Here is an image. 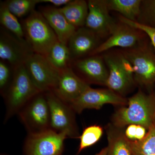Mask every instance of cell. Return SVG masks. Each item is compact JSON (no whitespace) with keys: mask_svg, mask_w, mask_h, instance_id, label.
Instances as JSON below:
<instances>
[{"mask_svg":"<svg viewBox=\"0 0 155 155\" xmlns=\"http://www.w3.org/2000/svg\"><path fill=\"white\" fill-rule=\"evenodd\" d=\"M49 107L51 129L64 134L67 137L79 138V132L74 110L53 92L45 93Z\"/></svg>","mask_w":155,"mask_h":155,"instance_id":"7","label":"cell"},{"mask_svg":"<svg viewBox=\"0 0 155 155\" xmlns=\"http://www.w3.org/2000/svg\"><path fill=\"white\" fill-rule=\"evenodd\" d=\"M137 125L131 124L127 125L124 130V133L127 139L132 141L135 140Z\"/></svg>","mask_w":155,"mask_h":155,"instance_id":"29","label":"cell"},{"mask_svg":"<svg viewBox=\"0 0 155 155\" xmlns=\"http://www.w3.org/2000/svg\"><path fill=\"white\" fill-rule=\"evenodd\" d=\"M39 11L54 31L58 41L68 45L70 38L77 28L69 23L59 8L44 6L40 8Z\"/></svg>","mask_w":155,"mask_h":155,"instance_id":"17","label":"cell"},{"mask_svg":"<svg viewBox=\"0 0 155 155\" xmlns=\"http://www.w3.org/2000/svg\"><path fill=\"white\" fill-rule=\"evenodd\" d=\"M107 147H105L103 149L101 150L99 152L97 153L95 155H107Z\"/></svg>","mask_w":155,"mask_h":155,"instance_id":"31","label":"cell"},{"mask_svg":"<svg viewBox=\"0 0 155 155\" xmlns=\"http://www.w3.org/2000/svg\"><path fill=\"white\" fill-rule=\"evenodd\" d=\"M24 38L36 54L46 56L58 41L54 31L39 11L35 10L21 22Z\"/></svg>","mask_w":155,"mask_h":155,"instance_id":"4","label":"cell"},{"mask_svg":"<svg viewBox=\"0 0 155 155\" xmlns=\"http://www.w3.org/2000/svg\"><path fill=\"white\" fill-rule=\"evenodd\" d=\"M90 87L70 67L60 72L58 85L52 92L69 105Z\"/></svg>","mask_w":155,"mask_h":155,"instance_id":"15","label":"cell"},{"mask_svg":"<svg viewBox=\"0 0 155 155\" xmlns=\"http://www.w3.org/2000/svg\"><path fill=\"white\" fill-rule=\"evenodd\" d=\"M118 19H119V21H121V22H124L132 27L138 28V29L144 31L149 38L155 50V28L141 25L136 22L130 21V20L124 18L120 15H119L118 17Z\"/></svg>","mask_w":155,"mask_h":155,"instance_id":"28","label":"cell"},{"mask_svg":"<svg viewBox=\"0 0 155 155\" xmlns=\"http://www.w3.org/2000/svg\"><path fill=\"white\" fill-rule=\"evenodd\" d=\"M14 68L8 62L0 60V92L4 97L14 77Z\"/></svg>","mask_w":155,"mask_h":155,"instance_id":"27","label":"cell"},{"mask_svg":"<svg viewBox=\"0 0 155 155\" xmlns=\"http://www.w3.org/2000/svg\"><path fill=\"white\" fill-rule=\"evenodd\" d=\"M109 11L118 12L130 21L137 22L140 11L141 0H107Z\"/></svg>","mask_w":155,"mask_h":155,"instance_id":"21","label":"cell"},{"mask_svg":"<svg viewBox=\"0 0 155 155\" xmlns=\"http://www.w3.org/2000/svg\"><path fill=\"white\" fill-rule=\"evenodd\" d=\"M129 140L132 155H155V122L148 129L143 139Z\"/></svg>","mask_w":155,"mask_h":155,"instance_id":"23","label":"cell"},{"mask_svg":"<svg viewBox=\"0 0 155 155\" xmlns=\"http://www.w3.org/2000/svg\"><path fill=\"white\" fill-rule=\"evenodd\" d=\"M11 11L17 18L27 17L35 10L39 0H7L4 2Z\"/></svg>","mask_w":155,"mask_h":155,"instance_id":"24","label":"cell"},{"mask_svg":"<svg viewBox=\"0 0 155 155\" xmlns=\"http://www.w3.org/2000/svg\"><path fill=\"white\" fill-rule=\"evenodd\" d=\"M41 93L33 83L25 65L14 68V77L3 97L6 105L5 123L18 114L34 97Z\"/></svg>","mask_w":155,"mask_h":155,"instance_id":"3","label":"cell"},{"mask_svg":"<svg viewBox=\"0 0 155 155\" xmlns=\"http://www.w3.org/2000/svg\"><path fill=\"white\" fill-rule=\"evenodd\" d=\"M133 68L137 86L152 91L155 85V50L149 38L136 47L120 49Z\"/></svg>","mask_w":155,"mask_h":155,"instance_id":"2","label":"cell"},{"mask_svg":"<svg viewBox=\"0 0 155 155\" xmlns=\"http://www.w3.org/2000/svg\"><path fill=\"white\" fill-rule=\"evenodd\" d=\"M74 72L89 84L106 86L109 70L101 54L88 56L73 61Z\"/></svg>","mask_w":155,"mask_h":155,"instance_id":"14","label":"cell"},{"mask_svg":"<svg viewBox=\"0 0 155 155\" xmlns=\"http://www.w3.org/2000/svg\"><path fill=\"white\" fill-rule=\"evenodd\" d=\"M136 22L155 28V0L141 1L140 13Z\"/></svg>","mask_w":155,"mask_h":155,"instance_id":"26","label":"cell"},{"mask_svg":"<svg viewBox=\"0 0 155 155\" xmlns=\"http://www.w3.org/2000/svg\"><path fill=\"white\" fill-rule=\"evenodd\" d=\"M101 55L109 70L106 87L125 97L136 85L132 66L120 49L110 50Z\"/></svg>","mask_w":155,"mask_h":155,"instance_id":"5","label":"cell"},{"mask_svg":"<svg viewBox=\"0 0 155 155\" xmlns=\"http://www.w3.org/2000/svg\"><path fill=\"white\" fill-rule=\"evenodd\" d=\"M106 130L108 140L107 155H132L124 128L115 127L110 123L106 126Z\"/></svg>","mask_w":155,"mask_h":155,"instance_id":"18","label":"cell"},{"mask_svg":"<svg viewBox=\"0 0 155 155\" xmlns=\"http://www.w3.org/2000/svg\"><path fill=\"white\" fill-rule=\"evenodd\" d=\"M127 100V105L120 107L113 114L111 124L121 128L135 124L148 130L155 122V93H146L139 88Z\"/></svg>","mask_w":155,"mask_h":155,"instance_id":"1","label":"cell"},{"mask_svg":"<svg viewBox=\"0 0 155 155\" xmlns=\"http://www.w3.org/2000/svg\"><path fill=\"white\" fill-rule=\"evenodd\" d=\"M34 53L25 39L19 38L1 26V60L15 68L24 65Z\"/></svg>","mask_w":155,"mask_h":155,"instance_id":"12","label":"cell"},{"mask_svg":"<svg viewBox=\"0 0 155 155\" xmlns=\"http://www.w3.org/2000/svg\"><path fill=\"white\" fill-rule=\"evenodd\" d=\"M9 11L4 2L0 3V23L1 26L19 38H24L21 22ZM25 39V38H24Z\"/></svg>","mask_w":155,"mask_h":155,"instance_id":"22","label":"cell"},{"mask_svg":"<svg viewBox=\"0 0 155 155\" xmlns=\"http://www.w3.org/2000/svg\"><path fill=\"white\" fill-rule=\"evenodd\" d=\"M102 40L85 26L77 28L67 45L72 61L90 55L103 42Z\"/></svg>","mask_w":155,"mask_h":155,"instance_id":"16","label":"cell"},{"mask_svg":"<svg viewBox=\"0 0 155 155\" xmlns=\"http://www.w3.org/2000/svg\"><path fill=\"white\" fill-rule=\"evenodd\" d=\"M128 100L109 88L94 89L90 87L69 105L77 114L86 109L100 110L104 105H127Z\"/></svg>","mask_w":155,"mask_h":155,"instance_id":"11","label":"cell"},{"mask_svg":"<svg viewBox=\"0 0 155 155\" xmlns=\"http://www.w3.org/2000/svg\"><path fill=\"white\" fill-rule=\"evenodd\" d=\"M71 1V0H39V2L51 3L54 7L58 8L62 6L64 7L70 2Z\"/></svg>","mask_w":155,"mask_h":155,"instance_id":"30","label":"cell"},{"mask_svg":"<svg viewBox=\"0 0 155 155\" xmlns=\"http://www.w3.org/2000/svg\"><path fill=\"white\" fill-rule=\"evenodd\" d=\"M18 115L28 131L36 134L51 129L49 107L45 93L34 97Z\"/></svg>","mask_w":155,"mask_h":155,"instance_id":"6","label":"cell"},{"mask_svg":"<svg viewBox=\"0 0 155 155\" xmlns=\"http://www.w3.org/2000/svg\"><path fill=\"white\" fill-rule=\"evenodd\" d=\"M103 133L102 127L100 125H92L86 127L79 137L80 144L78 154L96 143L101 138Z\"/></svg>","mask_w":155,"mask_h":155,"instance_id":"25","label":"cell"},{"mask_svg":"<svg viewBox=\"0 0 155 155\" xmlns=\"http://www.w3.org/2000/svg\"><path fill=\"white\" fill-rule=\"evenodd\" d=\"M64 134L50 129L36 134H28L24 142V155H63Z\"/></svg>","mask_w":155,"mask_h":155,"instance_id":"8","label":"cell"},{"mask_svg":"<svg viewBox=\"0 0 155 155\" xmlns=\"http://www.w3.org/2000/svg\"><path fill=\"white\" fill-rule=\"evenodd\" d=\"M48 61L58 72L72 67V61L67 45L57 41L45 56Z\"/></svg>","mask_w":155,"mask_h":155,"instance_id":"20","label":"cell"},{"mask_svg":"<svg viewBox=\"0 0 155 155\" xmlns=\"http://www.w3.org/2000/svg\"><path fill=\"white\" fill-rule=\"evenodd\" d=\"M59 9L69 23L75 28L85 26L88 13L87 2L71 0L67 5Z\"/></svg>","mask_w":155,"mask_h":155,"instance_id":"19","label":"cell"},{"mask_svg":"<svg viewBox=\"0 0 155 155\" xmlns=\"http://www.w3.org/2000/svg\"><path fill=\"white\" fill-rule=\"evenodd\" d=\"M87 3L88 13L85 27L102 39L107 38L117 22L110 15L107 0H89Z\"/></svg>","mask_w":155,"mask_h":155,"instance_id":"13","label":"cell"},{"mask_svg":"<svg viewBox=\"0 0 155 155\" xmlns=\"http://www.w3.org/2000/svg\"><path fill=\"white\" fill-rule=\"evenodd\" d=\"M148 38L143 31L119 21L110 35L89 56L100 55L116 47L121 49L136 47Z\"/></svg>","mask_w":155,"mask_h":155,"instance_id":"9","label":"cell"},{"mask_svg":"<svg viewBox=\"0 0 155 155\" xmlns=\"http://www.w3.org/2000/svg\"><path fill=\"white\" fill-rule=\"evenodd\" d=\"M33 83L42 93L53 91L58 85L60 72L45 56L34 53L24 64Z\"/></svg>","mask_w":155,"mask_h":155,"instance_id":"10","label":"cell"}]
</instances>
